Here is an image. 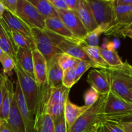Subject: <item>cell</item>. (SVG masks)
Wrapping results in <instances>:
<instances>
[{"instance_id": "obj_44", "label": "cell", "mask_w": 132, "mask_h": 132, "mask_svg": "<svg viewBox=\"0 0 132 132\" xmlns=\"http://www.w3.org/2000/svg\"><path fill=\"white\" fill-rule=\"evenodd\" d=\"M0 132H13L5 121L0 122Z\"/></svg>"}, {"instance_id": "obj_47", "label": "cell", "mask_w": 132, "mask_h": 132, "mask_svg": "<svg viewBox=\"0 0 132 132\" xmlns=\"http://www.w3.org/2000/svg\"><path fill=\"white\" fill-rule=\"evenodd\" d=\"M5 55H6V54H5L4 52L1 49V48H0V62H1V61L2 60V59L4 57V56H5Z\"/></svg>"}, {"instance_id": "obj_41", "label": "cell", "mask_w": 132, "mask_h": 132, "mask_svg": "<svg viewBox=\"0 0 132 132\" xmlns=\"http://www.w3.org/2000/svg\"><path fill=\"white\" fill-rule=\"evenodd\" d=\"M115 6H132V0H113Z\"/></svg>"}, {"instance_id": "obj_22", "label": "cell", "mask_w": 132, "mask_h": 132, "mask_svg": "<svg viewBox=\"0 0 132 132\" xmlns=\"http://www.w3.org/2000/svg\"><path fill=\"white\" fill-rule=\"evenodd\" d=\"M89 107L85 105L82 106L76 105L71 103L68 98L67 99L64 105V116L68 130L72 127L77 119Z\"/></svg>"}, {"instance_id": "obj_4", "label": "cell", "mask_w": 132, "mask_h": 132, "mask_svg": "<svg viewBox=\"0 0 132 132\" xmlns=\"http://www.w3.org/2000/svg\"><path fill=\"white\" fill-rule=\"evenodd\" d=\"M46 32H47L50 38L51 39L54 46H56L61 52V53L68 54V55H70L76 59H79V60L83 61L86 63H90L95 66V68L98 69V67L93 63L92 61L90 59L88 55L85 52L83 48V45L57 36V35L55 34L50 31L46 30Z\"/></svg>"}, {"instance_id": "obj_1", "label": "cell", "mask_w": 132, "mask_h": 132, "mask_svg": "<svg viewBox=\"0 0 132 132\" xmlns=\"http://www.w3.org/2000/svg\"><path fill=\"white\" fill-rule=\"evenodd\" d=\"M18 81L20 85L28 111L36 121L46 112V105L50 92L48 85L40 86L34 78L27 74L16 62L15 68Z\"/></svg>"}, {"instance_id": "obj_48", "label": "cell", "mask_w": 132, "mask_h": 132, "mask_svg": "<svg viewBox=\"0 0 132 132\" xmlns=\"http://www.w3.org/2000/svg\"><path fill=\"white\" fill-rule=\"evenodd\" d=\"M4 78H5V76H3V75L0 73V85L3 83L4 81Z\"/></svg>"}, {"instance_id": "obj_10", "label": "cell", "mask_w": 132, "mask_h": 132, "mask_svg": "<svg viewBox=\"0 0 132 132\" xmlns=\"http://www.w3.org/2000/svg\"><path fill=\"white\" fill-rule=\"evenodd\" d=\"M132 113V103L125 101L112 91L106 95L103 116H121Z\"/></svg>"}, {"instance_id": "obj_5", "label": "cell", "mask_w": 132, "mask_h": 132, "mask_svg": "<svg viewBox=\"0 0 132 132\" xmlns=\"http://www.w3.org/2000/svg\"><path fill=\"white\" fill-rule=\"evenodd\" d=\"M15 15L30 28L45 30L46 18L41 15L28 0H18Z\"/></svg>"}, {"instance_id": "obj_17", "label": "cell", "mask_w": 132, "mask_h": 132, "mask_svg": "<svg viewBox=\"0 0 132 132\" xmlns=\"http://www.w3.org/2000/svg\"><path fill=\"white\" fill-rule=\"evenodd\" d=\"M34 73L35 80L40 86L48 84L47 62L45 58L37 50H32Z\"/></svg>"}, {"instance_id": "obj_33", "label": "cell", "mask_w": 132, "mask_h": 132, "mask_svg": "<svg viewBox=\"0 0 132 132\" xmlns=\"http://www.w3.org/2000/svg\"><path fill=\"white\" fill-rule=\"evenodd\" d=\"M90 68H96L95 67L93 64H90V63H86V62L83 61L81 60H78L77 64L75 67V69H76V82L80 79L82 75Z\"/></svg>"}, {"instance_id": "obj_21", "label": "cell", "mask_w": 132, "mask_h": 132, "mask_svg": "<svg viewBox=\"0 0 132 132\" xmlns=\"http://www.w3.org/2000/svg\"><path fill=\"white\" fill-rule=\"evenodd\" d=\"M16 62L21 68L31 77H34L33 66V55L31 49L18 48L15 52Z\"/></svg>"}, {"instance_id": "obj_6", "label": "cell", "mask_w": 132, "mask_h": 132, "mask_svg": "<svg viewBox=\"0 0 132 132\" xmlns=\"http://www.w3.org/2000/svg\"><path fill=\"white\" fill-rule=\"evenodd\" d=\"M113 19L104 34L107 36H121L122 31L132 24V6L113 5Z\"/></svg>"}, {"instance_id": "obj_25", "label": "cell", "mask_w": 132, "mask_h": 132, "mask_svg": "<svg viewBox=\"0 0 132 132\" xmlns=\"http://www.w3.org/2000/svg\"><path fill=\"white\" fill-rule=\"evenodd\" d=\"M36 7L37 11L45 18L59 17L57 10L53 7L48 0H28Z\"/></svg>"}, {"instance_id": "obj_19", "label": "cell", "mask_w": 132, "mask_h": 132, "mask_svg": "<svg viewBox=\"0 0 132 132\" xmlns=\"http://www.w3.org/2000/svg\"><path fill=\"white\" fill-rule=\"evenodd\" d=\"M5 122L13 132H26L23 117L17 105L15 97L12 102L9 116Z\"/></svg>"}, {"instance_id": "obj_12", "label": "cell", "mask_w": 132, "mask_h": 132, "mask_svg": "<svg viewBox=\"0 0 132 132\" xmlns=\"http://www.w3.org/2000/svg\"><path fill=\"white\" fill-rule=\"evenodd\" d=\"M87 82L100 95L108 94L111 90L109 80L104 69H92L88 75Z\"/></svg>"}, {"instance_id": "obj_15", "label": "cell", "mask_w": 132, "mask_h": 132, "mask_svg": "<svg viewBox=\"0 0 132 132\" xmlns=\"http://www.w3.org/2000/svg\"><path fill=\"white\" fill-rule=\"evenodd\" d=\"M59 54H56L47 62V82L50 88L63 85V70L58 63Z\"/></svg>"}, {"instance_id": "obj_38", "label": "cell", "mask_w": 132, "mask_h": 132, "mask_svg": "<svg viewBox=\"0 0 132 132\" xmlns=\"http://www.w3.org/2000/svg\"><path fill=\"white\" fill-rule=\"evenodd\" d=\"M0 1L3 5L5 10L10 12L12 14H15L18 0H1Z\"/></svg>"}, {"instance_id": "obj_28", "label": "cell", "mask_w": 132, "mask_h": 132, "mask_svg": "<svg viewBox=\"0 0 132 132\" xmlns=\"http://www.w3.org/2000/svg\"><path fill=\"white\" fill-rule=\"evenodd\" d=\"M35 128L37 132H54L53 118L45 112L35 121Z\"/></svg>"}, {"instance_id": "obj_7", "label": "cell", "mask_w": 132, "mask_h": 132, "mask_svg": "<svg viewBox=\"0 0 132 132\" xmlns=\"http://www.w3.org/2000/svg\"><path fill=\"white\" fill-rule=\"evenodd\" d=\"M70 89L63 85L50 88L49 97L46 105V112L53 119L64 113L66 101L68 98Z\"/></svg>"}, {"instance_id": "obj_26", "label": "cell", "mask_w": 132, "mask_h": 132, "mask_svg": "<svg viewBox=\"0 0 132 132\" xmlns=\"http://www.w3.org/2000/svg\"><path fill=\"white\" fill-rule=\"evenodd\" d=\"M83 48L93 63L98 67L99 69H106L109 68V66L106 64L101 55L99 46H83Z\"/></svg>"}, {"instance_id": "obj_42", "label": "cell", "mask_w": 132, "mask_h": 132, "mask_svg": "<svg viewBox=\"0 0 132 132\" xmlns=\"http://www.w3.org/2000/svg\"><path fill=\"white\" fill-rule=\"evenodd\" d=\"M125 132H132V122L117 123Z\"/></svg>"}, {"instance_id": "obj_16", "label": "cell", "mask_w": 132, "mask_h": 132, "mask_svg": "<svg viewBox=\"0 0 132 132\" xmlns=\"http://www.w3.org/2000/svg\"><path fill=\"white\" fill-rule=\"evenodd\" d=\"M73 12L82 23L87 33L92 32L99 27L94 19L91 8L86 0H80L79 7Z\"/></svg>"}, {"instance_id": "obj_34", "label": "cell", "mask_w": 132, "mask_h": 132, "mask_svg": "<svg viewBox=\"0 0 132 132\" xmlns=\"http://www.w3.org/2000/svg\"><path fill=\"white\" fill-rule=\"evenodd\" d=\"M99 95L94 89L90 88L88 90L85 92L84 95V101H85V105L88 107H90L95 104L97 101L99 99Z\"/></svg>"}, {"instance_id": "obj_46", "label": "cell", "mask_w": 132, "mask_h": 132, "mask_svg": "<svg viewBox=\"0 0 132 132\" xmlns=\"http://www.w3.org/2000/svg\"><path fill=\"white\" fill-rule=\"evenodd\" d=\"M5 10H5L3 5V4L1 3V1H0V19H1V18H2L4 12H5Z\"/></svg>"}, {"instance_id": "obj_13", "label": "cell", "mask_w": 132, "mask_h": 132, "mask_svg": "<svg viewBox=\"0 0 132 132\" xmlns=\"http://www.w3.org/2000/svg\"><path fill=\"white\" fill-rule=\"evenodd\" d=\"M14 97L16 101L17 105L19 110L22 117H23V122L25 126L26 132H37L35 128L34 119L32 117L31 114L28 111L25 99L23 95L21 90L20 85L19 82L17 80L15 82V88L14 90Z\"/></svg>"}, {"instance_id": "obj_27", "label": "cell", "mask_w": 132, "mask_h": 132, "mask_svg": "<svg viewBox=\"0 0 132 132\" xmlns=\"http://www.w3.org/2000/svg\"><path fill=\"white\" fill-rule=\"evenodd\" d=\"M102 57L110 67H116L122 64L124 62L121 60L117 52L113 49L103 48L99 47Z\"/></svg>"}, {"instance_id": "obj_43", "label": "cell", "mask_w": 132, "mask_h": 132, "mask_svg": "<svg viewBox=\"0 0 132 132\" xmlns=\"http://www.w3.org/2000/svg\"><path fill=\"white\" fill-rule=\"evenodd\" d=\"M121 36H123V37H130L132 39V24L128 27L125 29L124 30L122 31L121 34Z\"/></svg>"}, {"instance_id": "obj_2", "label": "cell", "mask_w": 132, "mask_h": 132, "mask_svg": "<svg viewBox=\"0 0 132 132\" xmlns=\"http://www.w3.org/2000/svg\"><path fill=\"white\" fill-rule=\"evenodd\" d=\"M108 76L110 91L132 103V66L128 62L104 69Z\"/></svg>"}, {"instance_id": "obj_32", "label": "cell", "mask_w": 132, "mask_h": 132, "mask_svg": "<svg viewBox=\"0 0 132 132\" xmlns=\"http://www.w3.org/2000/svg\"><path fill=\"white\" fill-rule=\"evenodd\" d=\"M97 132H125L116 122L102 121L97 128Z\"/></svg>"}, {"instance_id": "obj_24", "label": "cell", "mask_w": 132, "mask_h": 132, "mask_svg": "<svg viewBox=\"0 0 132 132\" xmlns=\"http://www.w3.org/2000/svg\"><path fill=\"white\" fill-rule=\"evenodd\" d=\"M0 48L5 54L12 58L16 62V57H15L16 49L7 32L3 27L1 23H0Z\"/></svg>"}, {"instance_id": "obj_20", "label": "cell", "mask_w": 132, "mask_h": 132, "mask_svg": "<svg viewBox=\"0 0 132 132\" xmlns=\"http://www.w3.org/2000/svg\"><path fill=\"white\" fill-rule=\"evenodd\" d=\"M4 84H5V95H4L2 106L0 110V121H6L9 116L12 102L14 97V88L13 82L7 76H5Z\"/></svg>"}, {"instance_id": "obj_35", "label": "cell", "mask_w": 132, "mask_h": 132, "mask_svg": "<svg viewBox=\"0 0 132 132\" xmlns=\"http://www.w3.org/2000/svg\"><path fill=\"white\" fill-rule=\"evenodd\" d=\"M0 63L2 64L3 66V76H7L12 70L15 69L16 65V62L6 54L4 56Z\"/></svg>"}, {"instance_id": "obj_31", "label": "cell", "mask_w": 132, "mask_h": 132, "mask_svg": "<svg viewBox=\"0 0 132 132\" xmlns=\"http://www.w3.org/2000/svg\"><path fill=\"white\" fill-rule=\"evenodd\" d=\"M76 72L75 67L63 71V85L67 88H71L76 83Z\"/></svg>"}, {"instance_id": "obj_18", "label": "cell", "mask_w": 132, "mask_h": 132, "mask_svg": "<svg viewBox=\"0 0 132 132\" xmlns=\"http://www.w3.org/2000/svg\"><path fill=\"white\" fill-rule=\"evenodd\" d=\"M2 19L10 29L19 32V34L33 41L31 34V28L15 14H12L10 12L5 10L3 15Z\"/></svg>"}, {"instance_id": "obj_30", "label": "cell", "mask_w": 132, "mask_h": 132, "mask_svg": "<svg viewBox=\"0 0 132 132\" xmlns=\"http://www.w3.org/2000/svg\"><path fill=\"white\" fill-rule=\"evenodd\" d=\"M78 60L64 53H60L58 57V63L63 71L76 67Z\"/></svg>"}, {"instance_id": "obj_23", "label": "cell", "mask_w": 132, "mask_h": 132, "mask_svg": "<svg viewBox=\"0 0 132 132\" xmlns=\"http://www.w3.org/2000/svg\"><path fill=\"white\" fill-rule=\"evenodd\" d=\"M0 23H1V25L3 26V27L5 28V30L7 32L8 34L10 36V39H11L12 41L13 44H14L16 50L18 48H28L31 49L32 50H36L34 44V42L32 40L30 39L28 37H25V36H24L23 35L21 34L19 32H15V31L10 29V28L6 25V24H5V22L3 21L2 18L0 19Z\"/></svg>"}, {"instance_id": "obj_39", "label": "cell", "mask_w": 132, "mask_h": 132, "mask_svg": "<svg viewBox=\"0 0 132 132\" xmlns=\"http://www.w3.org/2000/svg\"><path fill=\"white\" fill-rule=\"evenodd\" d=\"M55 10H68L64 0H48Z\"/></svg>"}, {"instance_id": "obj_14", "label": "cell", "mask_w": 132, "mask_h": 132, "mask_svg": "<svg viewBox=\"0 0 132 132\" xmlns=\"http://www.w3.org/2000/svg\"><path fill=\"white\" fill-rule=\"evenodd\" d=\"M45 30L57 36L69 39L70 41L78 43L82 45V41L76 37L67 28L59 17H50L45 19Z\"/></svg>"}, {"instance_id": "obj_11", "label": "cell", "mask_w": 132, "mask_h": 132, "mask_svg": "<svg viewBox=\"0 0 132 132\" xmlns=\"http://www.w3.org/2000/svg\"><path fill=\"white\" fill-rule=\"evenodd\" d=\"M58 15L67 28L79 39H82L87 34L82 23L73 11L70 10H56Z\"/></svg>"}, {"instance_id": "obj_3", "label": "cell", "mask_w": 132, "mask_h": 132, "mask_svg": "<svg viewBox=\"0 0 132 132\" xmlns=\"http://www.w3.org/2000/svg\"><path fill=\"white\" fill-rule=\"evenodd\" d=\"M106 95H101L96 103L89 107L70 128L67 132H90L102 121Z\"/></svg>"}, {"instance_id": "obj_40", "label": "cell", "mask_w": 132, "mask_h": 132, "mask_svg": "<svg viewBox=\"0 0 132 132\" xmlns=\"http://www.w3.org/2000/svg\"><path fill=\"white\" fill-rule=\"evenodd\" d=\"M68 10L75 11L77 10L79 5L80 0H64Z\"/></svg>"}, {"instance_id": "obj_36", "label": "cell", "mask_w": 132, "mask_h": 132, "mask_svg": "<svg viewBox=\"0 0 132 132\" xmlns=\"http://www.w3.org/2000/svg\"><path fill=\"white\" fill-rule=\"evenodd\" d=\"M53 120H54V132H67L68 128H67L64 113L54 118Z\"/></svg>"}, {"instance_id": "obj_45", "label": "cell", "mask_w": 132, "mask_h": 132, "mask_svg": "<svg viewBox=\"0 0 132 132\" xmlns=\"http://www.w3.org/2000/svg\"><path fill=\"white\" fill-rule=\"evenodd\" d=\"M4 95H5V84L4 81L1 85H0V110L2 106L3 101Z\"/></svg>"}, {"instance_id": "obj_49", "label": "cell", "mask_w": 132, "mask_h": 132, "mask_svg": "<svg viewBox=\"0 0 132 132\" xmlns=\"http://www.w3.org/2000/svg\"><path fill=\"white\" fill-rule=\"evenodd\" d=\"M97 127L95 129V130H92V131H90V132H97Z\"/></svg>"}, {"instance_id": "obj_8", "label": "cell", "mask_w": 132, "mask_h": 132, "mask_svg": "<svg viewBox=\"0 0 132 132\" xmlns=\"http://www.w3.org/2000/svg\"><path fill=\"white\" fill-rule=\"evenodd\" d=\"M31 34L35 48L42 54L46 62L48 61L55 54L61 53L56 46H54L46 30L32 28Z\"/></svg>"}, {"instance_id": "obj_29", "label": "cell", "mask_w": 132, "mask_h": 132, "mask_svg": "<svg viewBox=\"0 0 132 132\" xmlns=\"http://www.w3.org/2000/svg\"><path fill=\"white\" fill-rule=\"evenodd\" d=\"M106 27L104 26H99L92 32L88 33L82 39L83 46H97L99 43V37L102 34H104Z\"/></svg>"}, {"instance_id": "obj_37", "label": "cell", "mask_w": 132, "mask_h": 132, "mask_svg": "<svg viewBox=\"0 0 132 132\" xmlns=\"http://www.w3.org/2000/svg\"><path fill=\"white\" fill-rule=\"evenodd\" d=\"M110 121L116 123H126L132 122V113L121 116H112V117H104L102 116V121ZM101 121V122H102Z\"/></svg>"}, {"instance_id": "obj_9", "label": "cell", "mask_w": 132, "mask_h": 132, "mask_svg": "<svg viewBox=\"0 0 132 132\" xmlns=\"http://www.w3.org/2000/svg\"><path fill=\"white\" fill-rule=\"evenodd\" d=\"M98 26L107 28L113 17V0H86Z\"/></svg>"}]
</instances>
